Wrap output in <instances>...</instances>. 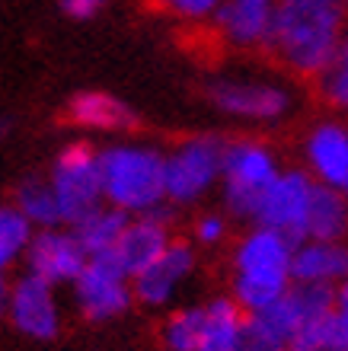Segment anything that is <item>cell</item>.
Wrapping results in <instances>:
<instances>
[{
	"instance_id": "ffe728a7",
	"label": "cell",
	"mask_w": 348,
	"mask_h": 351,
	"mask_svg": "<svg viewBox=\"0 0 348 351\" xmlns=\"http://www.w3.org/2000/svg\"><path fill=\"white\" fill-rule=\"evenodd\" d=\"M348 230V198L342 189L316 182L307 221V240H342Z\"/></svg>"
},
{
	"instance_id": "2e32d148",
	"label": "cell",
	"mask_w": 348,
	"mask_h": 351,
	"mask_svg": "<svg viewBox=\"0 0 348 351\" xmlns=\"http://www.w3.org/2000/svg\"><path fill=\"white\" fill-rule=\"evenodd\" d=\"M67 119L77 128L90 131H109V134H121L138 125V115L125 99L112 96L102 90H83L67 102Z\"/></svg>"
},
{
	"instance_id": "ac0fdd59",
	"label": "cell",
	"mask_w": 348,
	"mask_h": 351,
	"mask_svg": "<svg viewBox=\"0 0 348 351\" xmlns=\"http://www.w3.org/2000/svg\"><path fill=\"white\" fill-rule=\"evenodd\" d=\"M202 316V335L198 351H233L240 339V329L246 323V310L233 297H211Z\"/></svg>"
},
{
	"instance_id": "f1b7e54d",
	"label": "cell",
	"mask_w": 348,
	"mask_h": 351,
	"mask_svg": "<svg viewBox=\"0 0 348 351\" xmlns=\"http://www.w3.org/2000/svg\"><path fill=\"white\" fill-rule=\"evenodd\" d=\"M106 7V0H61V13L71 19H93L100 10Z\"/></svg>"
},
{
	"instance_id": "52a82bcc",
	"label": "cell",
	"mask_w": 348,
	"mask_h": 351,
	"mask_svg": "<svg viewBox=\"0 0 348 351\" xmlns=\"http://www.w3.org/2000/svg\"><path fill=\"white\" fill-rule=\"evenodd\" d=\"M73 297H77L80 313L93 323L115 319L128 310L135 300V287H131V275L119 262L115 250L102 252V256H90L80 278L73 281Z\"/></svg>"
},
{
	"instance_id": "d6a6232c",
	"label": "cell",
	"mask_w": 348,
	"mask_h": 351,
	"mask_svg": "<svg viewBox=\"0 0 348 351\" xmlns=\"http://www.w3.org/2000/svg\"><path fill=\"white\" fill-rule=\"evenodd\" d=\"M342 192H345V198H348V185H345V189H342Z\"/></svg>"
},
{
	"instance_id": "4dcf8cb0",
	"label": "cell",
	"mask_w": 348,
	"mask_h": 351,
	"mask_svg": "<svg viewBox=\"0 0 348 351\" xmlns=\"http://www.w3.org/2000/svg\"><path fill=\"white\" fill-rule=\"evenodd\" d=\"M10 291H13V285H10L7 278L0 275V316L10 313Z\"/></svg>"
},
{
	"instance_id": "83f0119b",
	"label": "cell",
	"mask_w": 348,
	"mask_h": 351,
	"mask_svg": "<svg viewBox=\"0 0 348 351\" xmlns=\"http://www.w3.org/2000/svg\"><path fill=\"white\" fill-rule=\"evenodd\" d=\"M220 3H224V0H163V7L170 10V13H176L179 19H192V23L214 19Z\"/></svg>"
},
{
	"instance_id": "d6986e66",
	"label": "cell",
	"mask_w": 348,
	"mask_h": 351,
	"mask_svg": "<svg viewBox=\"0 0 348 351\" xmlns=\"http://www.w3.org/2000/svg\"><path fill=\"white\" fill-rule=\"evenodd\" d=\"M128 223H131V214H125L121 208H112V204H102L93 214H86L80 223H73L71 230L80 240L83 250H86V256H102V252L119 250Z\"/></svg>"
},
{
	"instance_id": "836d02e7",
	"label": "cell",
	"mask_w": 348,
	"mask_h": 351,
	"mask_svg": "<svg viewBox=\"0 0 348 351\" xmlns=\"http://www.w3.org/2000/svg\"><path fill=\"white\" fill-rule=\"evenodd\" d=\"M345 7H348V0H345Z\"/></svg>"
},
{
	"instance_id": "ba28073f",
	"label": "cell",
	"mask_w": 348,
	"mask_h": 351,
	"mask_svg": "<svg viewBox=\"0 0 348 351\" xmlns=\"http://www.w3.org/2000/svg\"><path fill=\"white\" fill-rule=\"evenodd\" d=\"M316 179H310L301 169H284L278 173V179L268 185V192L262 195V202L256 208L253 223L256 227H268L278 230L281 237L301 246L307 240V221H310V202Z\"/></svg>"
},
{
	"instance_id": "d4e9b609",
	"label": "cell",
	"mask_w": 348,
	"mask_h": 351,
	"mask_svg": "<svg viewBox=\"0 0 348 351\" xmlns=\"http://www.w3.org/2000/svg\"><path fill=\"white\" fill-rule=\"evenodd\" d=\"M316 90H320V96L329 102V106L348 109V32H345V38H342L336 58L329 61V67H326L320 74V80H316Z\"/></svg>"
},
{
	"instance_id": "8fae6325",
	"label": "cell",
	"mask_w": 348,
	"mask_h": 351,
	"mask_svg": "<svg viewBox=\"0 0 348 351\" xmlns=\"http://www.w3.org/2000/svg\"><path fill=\"white\" fill-rule=\"evenodd\" d=\"M208 99L220 112L246 121H275L291 106V96L281 86L256 80H214L208 86Z\"/></svg>"
},
{
	"instance_id": "603a6c76",
	"label": "cell",
	"mask_w": 348,
	"mask_h": 351,
	"mask_svg": "<svg viewBox=\"0 0 348 351\" xmlns=\"http://www.w3.org/2000/svg\"><path fill=\"white\" fill-rule=\"evenodd\" d=\"M202 316L205 306H179L166 316L163 329H160V339H163L166 351H198V335H202Z\"/></svg>"
},
{
	"instance_id": "e0dca14e",
	"label": "cell",
	"mask_w": 348,
	"mask_h": 351,
	"mask_svg": "<svg viewBox=\"0 0 348 351\" xmlns=\"http://www.w3.org/2000/svg\"><path fill=\"white\" fill-rule=\"evenodd\" d=\"M348 278V246L339 240H303L294 250V281L339 287Z\"/></svg>"
},
{
	"instance_id": "484cf974",
	"label": "cell",
	"mask_w": 348,
	"mask_h": 351,
	"mask_svg": "<svg viewBox=\"0 0 348 351\" xmlns=\"http://www.w3.org/2000/svg\"><path fill=\"white\" fill-rule=\"evenodd\" d=\"M291 351H348V342L342 339L339 326H336V316L329 313L326 319H320V323L301 329L291 345Z\"/></svg>"
},
{
	"instance_id": "7402d4cb",
	"label": "cell",
	"mask_w": 348,
	"mask_h": 351,
	"mask_svg": "<svg viewBox=\"0 0 348 351\" xmlns=\"http://www.w3.org/2000/svg\"><path fill=\"white\" fill-rule=\"evenodd\" d=\"M32 233H36V227L26 221V214L16 204H0V275L19 256H26Z\"/></svg>"
},
{
	"instance_id": "9a60e30c",
	"label": "cell",
	"mask_w": 348,
	"mask_h": 351,
	"mask_svg": "<svg viewBox=\"0 0 348 351\" xmlns=\"http://www.w3.org/2000/svg\"><path fill=\"white\" fill-rule=\"evenodd\" d=\"M307 163L316 182L332 185V189H345L348 185V128L339 121H323L307 134L303 144Z\"/></svg>"
},
{
	"instance_id": "7a4b0ae2",
	"label": "cell",
	"mask_w": 348,
	"mask_h": 351,
	"mask_svg": "<svg viewBox=\"0 0 348 351\" xmlns=\"http://www.w3.org/2000/svg\"><path fill=\"white\" fill-rule=\"evenodd\" d=\"M294 250L297 246L278 230L253 227L233 250L230 297L246 313H259L281 300L294 285Z\"/></svg>"
},
{
	"instance_id": "44dd1931",
	"label": "cell",
	"mask_w": 348,
	"mask_h": 351,
	"mask_svg": "<svg viewBox=\"0 0 348 351\" xmlns=\"http://www.w3.org/2000/svg\"><path fill=\"white\" fill-rule=\"evenodd\" d=\"M16 208L26 214V221L36 227V230H48V227H61V208H58V198L51 192V182L48 176H29L23 179L16 189Z\"/></svg>"
},
{
	"instance_id": "3957f363",
	"label": "cell",
	"mask_w": 348,
	"mask_h": 351,
	"mask_svg": "<svg viewBox=\"0 0 348 351\" xmlns=\"http://www.w3.org/2000/svg\"><path fill=\"white\" fill-rule=\"evenodd\" d=\"M106 204L125 214L160 211L166 202V157L150 144H109L100 150Z\"/></svg>"
},
{
	"instance_id": "9c48e42d",
	"label": "cell",
	"mask_w": 348,
	"mask_h": 351,
	"mask_svg": "<svg viewBox=\"0 0 348 351\" xmlns=\"http://www.w3.org/2000/svg\"><path fill=\"white\" fill-rule=\"evenodd\" d=\"M26 271L45 278L48 285H73L80 271L86 268L90 256L80 246V240L73 237V230H61V227H48V230H36L26 250Z\"/></svg>"
},
{
	"instance_id": "1f68e13d",
	"label": "cell",
	"mask_w": 348,
	"mask_h": 351,
	"mask_svg": "<svg viewBox=\"0 0 348 351\" xmlns=\"http://www.w3.org/2000/svg\"><path fill=\"white\" fill-rule=\"evenodd\" d=\"M3 134H7V121H0V141H3Z\"/></svg>"
},
{
	"instance_id": "30bf717a",
	"label": "cell",
	"mask_w": 348,
	"mask_h": 351,
	"mask_svg": "<svg viewBox=\"0 0 348 351\" xmlns=\"http://www.w3.org/2000/svg\"><path fill=\"white\" fill-rule=\"evenodd\" d=\"M7 316L26 339H36V342L55 339L58 326H61L55 285H48L45 278L32 275V271L16 278V281H13V291H10V313Z\"/></svg>"
},
{
	"instance_id": "4316f807",
	"label": "cell",
	"mask_w": 348,
	"mask_h": 351,
	"mask_svg": "<svg viewBox=\"0 0 348 351\" xmlns=\"http://www.w3.org/2000/svg\"><path fill=\"white\" fill-rule=\"evenodd\" d=\"M227 237V221H224V214H198L192 223V240L198 246H218L220 240Z\"/></svg>"
},
{
	"instance_id": "277c9868",
	"label": "cell",
	"mask_w": 348,
	"mask_h": 351,
	"mask_svg": "<svg viewBox=\"0 0 348 351\" xmlns=\"http://www.w3.org/2000/svg\"><path fill=\"white\" fill-rule=\"evenodd\" d=\"M275 154L253 138L227 141L224 150V173H220V192H224V208L240 221H253L262 195L268 185L278 179Z\"/></svg>"
},
{
	"instance_id": "6da1fadb",
	"label": "cell",
	"mask_w": 348,
	"mask_h": 351,
	"mask_svg": "<svg viewBox=\"0 0 348 351\" xmlns=\"http://www.w3.org/2000/svg\"><path fill=\"white\" fill-rule=\"evenodd\" d=\"M345 0H278L268 51L297 77L320 80L345 38Z\"/></svg>"
},
{
	"instance_id": "f546056e",
	"label": "cell",
	"mask_w": 348,
	"mask_h": 351,
	"mask_svg": "<svg viewBox=\"0 0 348 351\" xmlns=\"http://www.w3.org/2000/svg\"><path fill=\"white\" fill-rule=\"evenodd\" d=\"M332 316H336V326H339L342 339L348 342V278L336 287V310H332Z\"/></svg>"
},
{
	"instance_id": "cb8c5ba5",
	"label": "cell",
	"mask_w": 348,
	"mask_h": 351,
	"mask_svg": "<svg viewBox=\"0 0 348 351\" xmlns=\"http://www.w3.org/2000/svg\"><path fill=\"white\" fill-rule=\"evenodd\" d=\"M291 335H284L268 316L246 313V323L240 329L233 351H291Z\"/></svg>"
},
{
	"instance_id": "5b68a950",
	"label": "cell",
	"mask_w": 348,
	"mask_h": 351,
	"mask_svg": "<svg viewBox=\"0 0 348 351\" xmlns=\"http://www.w3.org/2000/svg\"><path fill=\"white\" fill-rule=\"evenodd\" d=\"M51 192L61 208V221L67 227L80 223L86 214L106 204L102 195V169H100V150L90 144H71L55 157L51 173H48Z\"/></svg>"
},
{
	"instance_id": "7c38bea8",
	"label": "cell",
	"mask_w": 348,
	"mask_h": 351,
	"mask_svg": "<svg viewBox=\"0 0 348 351\" xmlns=\"http://www.w3.org/2000/svg\"><path fill=\"white\" fill-rule=\"evenodd\" d=\"M195 271V246L185 240H173L154 265H147L141 275L131 278L135 300L144 306H166L179 294V287Z\"/></svg>"
},
{
	"instance_id": "4fadbf2b",
	"label": "cell",
	"mask_w": 348,
	"mask_h": 351,
	"mask_svg": "<svg viewBox=\"0 0 348 351\" xmlns=\"http://www.w3.org/2000/svg\"><path fill=\"white\" fill-rule=\"evenodd\" d=\"M275 3L278 0H224L211 23L227 45L266 48L275 23Z\"/></svg>"
},
{
	"instance_id": "5bb4252c",
	"label": "cell",
	"mask_w": 348,
	"mask_h": 351,
	"mask_svg": "<svg viewBox=\"0 0 348 351\" xmlns=\"http://www.w3.org/2000/svg\"><path fill=\"white\" fill-rule=\"evenodd\" d=\"M170 243H173V233H170V214L160 208V211L131 217L128 230H125V237H121L115 256H119V262L125 265V271L135 278V275H141L147 265H154V262L166 252Z\"/></svg>"
},
{
	"instance_id": "8992f818",
	"label": "cell",
	"mask_w": 348,
	"mask_h": 351,
	"mask_svg": "<svg viewBox=\"0 0 348 351\" xmlns=\"http://www.w3.org/2000/svg\"><path fill=\"white\" fill-rule=\"evenodd\" d=\"M227 141L218 134H195L166 154V202L195 204L220 182Z\"/></svg>"
}]
</instances>
